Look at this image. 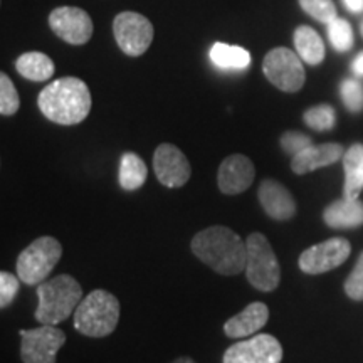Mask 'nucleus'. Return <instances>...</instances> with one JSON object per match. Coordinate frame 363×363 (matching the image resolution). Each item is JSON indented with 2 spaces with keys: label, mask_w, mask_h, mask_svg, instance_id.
<instances>
[{
  "label": "nucleus",
  "mask_w": 363,
  "mask_h": 363,
  "mask_svg": "<svg viewBox=\"0 0 363 363\" xmlns=\"http://www.w3.org/2000/svg\"><path fill=\"white\" fill-rule=\"evenodd\" d=\"M313 142L310 136L299 133V131H288L281 136V147L288 155H298L299 152L306 150L308 147H311Z\"/></svg>",
  "instance_id": "7c9ffc66"
},
{
  "label": "nucleus",
  "mask_w": 363,
  "mask_h": 363,
  "mask_svg": "<svg viewBox=\"0 0 363 363\" xmlns=\"http://www.w3.org/2000/svg\"><path fill=\"white\" fill-rule=\"evenodd\" d=\"M38 106L49 121L57 125H78L91 111L88 84L79 78H59L39 93Z\"/></svg>",
  "instance_id": "f03ea898"
},
{
  "label": "nucleus",
  "mask_w": 363,
  "mask_h": 363,
  "mask_svg": "<svg viewBox=\"0 0 363 363\" xmlns=\"http://www.w3.org/2000/svg\"><path fill=\"white\" fill-rule=\"evenodd\" d=\"M120 321V301L115 294L94 289L81 299L74 311V328L89 338H103L115 331Z\"/></svg>",
  "instance_id": "20e7f679"
},
{
  "label": "nucleus",
  "mask_w": 363,
  "mask_h": 363,
  "mask_svg": "<svg viewBox=\"0 0 363 363\" xmlns=\"http://www.w3.org/2000/svg\"><path fill=\"white\" fill-rule=\"evenodd\" d=\"M269 320V310L264 303H251L239 315L225 321L224 333L229 338H247L259 331Z\"/></svg>",
  "instance_id": "f3484780"
},
{
  "label": "nucleus",
  "mask_w": 363,
  "mask_h": 363,
  "mask_svg": "<svg viewBox=\"0 0 363 363\" xmlns=\"http://www.w3.org/2000/svg\"><path fill=\"white\" fill-rule=\"evenodd\" d=\"M113 34L126 56L138 57L147 52L153 40V26L138 12H121L113 21Z\"/></svg>",
  "instance_id": "1a4fd4ad"
},
{
  "label": "nucleus",
  "mask_w": 363,
  "mask_h": 363,
  "mask_svg": "<svg viewBox=\"0 0 363 363\" xmlns=\"http://www.w3.org/2000/svg\"><path fill=\"white\" fill-rule=\"evenodd\" d=\"M192 252L222 276H238L246 271L247 244L233 229L214 225L195 234L192 239Z\"/></svg>",
  "instance_id": "f257e3e1"
},
{
  "label": "nucleus",
  "mask_w": 363,
  "mask_h": 363,
  "mask_svg": "<svg viewBox=\"0 0 363 363\" xmlns=\"http://www.w3.org/2000/svg\"><path fill=\"white\" fill-rule=\"evenodd\" d=\"M62 256V246L51 235L30 242L17 257V276L27 286H38L48 279Z\"/></svg>",
  "instance_id": "39448f33"
},
{
  "label": "nucleus",
  "mask_w": 363,
  "mask_h": 363,
  "mask_svg": "<svg viewBox=\"0 0 363 363\" xmlns=\"http://www.w3.org/2000/svg\"><path fill=\"white\" fill-rule=\"evenodd\" d=\"M345 150L340 143H323V145H311L298 155L293 157L291 170L298 175L310 174L313 170L330 167L338 160H342Z\"/></svg>",
  "instance_id": "dca6fc26"
},
{
  "label": "nucleus",
  "mask_w": 363,
  "mask_h": 363,
  "mask_svg": "<svg viewBox=\"0 0 363 363\" xmlns=\"http://www.w3.org/2000/svg\"><path fill=\"white\" fill-rule=\"evenodd\" d=\"M352 67H353V72H355L357 76H363V52H360L355 57V61H353Z\"/></svg>",
  "instance_id": "473e14b6"
},
{
  "label": "nucleus",
  "mask_w": 363,
  "mask_h": 363,
  "mask_svg": "<svg viewBox=\"0 0 363 363\" xmlns=\"http://www.w3.org/2000/svg\"><path fill=\"white\" fill-rule=\"evenodd\" d=\"M39 298L35 320L40 325H59L69 318L83 299V288L69 274L44 281L35 288Z\"/></svg>",
  "instance_id": "7ed1b4c3"
},
{
  "label": "nucleus",
  "mask_w": 363,
  "mask_h": 363,
  "mask_svg": "<svg viewBox=\"0 0 363 363\" xmlns=\"http://www.w3.org/2000/svg\"><path fill=\"white\" fill-rule=\"evenodd\" d=\"M208 56L222 71H244L251 66V52L239 45L216 43L211 48Z\"/></svg>",
  "instance_id": "4be33fe9"
},
{
  "label": "nucleus",
  "mask_w": 363,
  "mask_h": 363,
  "mask_svg": "<svg viewBox=\"0 0 363 363\" xmlns=\"http://www.w3.org/2000/svg\"><path fill=\"white\" fill-rule=\"evenodd\" d=\"M281 343L272 335L262 333L227 348L222 363H281Z\"/></svg>",
  "instance_id": "9b49d317"
},
{
  "label": "nucleus",
  "mask_w": 363,
  "mask_h": 363,
  "mask_svg": "<svg viewBox=\"0 0 363 363\" xmlns=\"http://www.w3.org/2000/svg\"><path fill=\"white\" fill-rule=\"evenodd\" d=\"M172 363H195L192 358H189V357H180V358H177L175 362H172Z\"/></svg>",
  "instance_id": "72a5a7b5"
},
{
  "label": "nucleus",
  "mask_w": 363,
  "mask_h": 363,
  "mask_svg": "<svg viewBox=\"0 0 363 363\" xmlns=\"http://www.w3.org/2000/svg\"><path fill=\"white\" fill-rule=\"evenodd\" d=\"M299 6L313 19L328 26L337 19V7L333 0H299Z\"/></svg>",
  "instance_id": "393cba45"
},
{
  "label": "nucleus",
  "mask_w": 363,
  "mask_h": 363,
  "mask_svg": "<svg viewBox=\"0 0 363 363\" xmlns=\"http://www.w3.org/2000/svg\"><path fill=\"white\" fill-rule=\"evenodd\" d=\"M19 106V93H17L12 79L9 78L6 72H2V74H0V113H2L4 116H12L16 115Z\"/></svg>",
  "instance_id": "bb28decb"
},
{
  "label": "nucleus",
  "mask_w": 363,
  "mask_h": 363,
  "mask_svg": "<svg viewBox=\"0 0 363 363\" xmlns=\"http://www.w3.org/2000/svg\"><path fill=\"white\" fill-rule=\"evenodd\" d=\"M328 38L335 51L347 52L353 48V29L350 22L337 17L328 24Z\"/></svg>",
  "instance_id": "b1692460"
},
{
  "label": "nucleus",
  "mask_w": 363,
  "mask_h": 363,
  "mask_svg": "<svg viewBox=\"0 0 363 363\" xmlns=\"http://www.w3.org/2000/svg\"><path fill=\"white\" fill-rule=\"evenodd\" d=\"M343 286L348 298L355 299V301H363V252L358 257L355 267H353Z\"/></svg>",
  "instance_id": "c85d7f7f"
},
{
  "label": "nucleus",
  "mask_w": 363,
  "mask_h": 363,
  "mask_svg": "<svg viewBox=\"0 0 363 363\" xmlns=\"http://www.w3.org/2000/svg\"><path fill=\"white\" fill-rule=\"evenodd\" d=\"M257 197H259V203L271 219L289 220L296 214V202H294L291 192L279 182L272 179L262 180Z\"/></svg>",
  "instance_id": "2eb2a0df"
},
{
  "label": "nucleus",
  "mask_w": 363,
  "mask_h": 363,
  "mask_svg": "<svg viewBox=\"0 0 363 363\" xmlns=\"http://www.w3.org/2000/svg\"><path fill=\"white\" fill-rule=\"evenodd\" d=\"M148 169L145 162L133 152L123 153L120 160V172H118V180H120L121 189L126 192H135L147 182Z\"/></svg>",
  "instance_id": "5701e85b"
},
{
  "label": "nucleus",
  "mask_w": 363,
  "mask_h": 363,
  "mask_svg": "<svg viewBox=\"0 0 363 363\" xmlns=\"http://www.w3.org/2000/svg\"><path fill=\"white\" fill-rule=\"evenodd\" d=\"M262 72L271 84L284 93H296L306 79L303 59L288 48H276L267 52L262 61Z\"/></svg>",
  "instance_id": "0eeeda50"
},
{
  "label": "nucleus",
  "mask_w": 363,
  "mask_h": 363,
  "mask_svg": "<svg viewBox=\"0 0 363 363\" xmlns=\"http://www.w3.org/2000/svg\"><path fill=\"white\" fill-rule=\"evenodd\" d=\"M362 34H363V26H362Z\"/></svg>",
  "instance_id": "f704fd0d"
},
{
  "label": "nucleus",
  "mask_w": 363,
  "mask_h": 363,
  "mask_svg": "<svg viewBox=\"0 0 363 363\" xmlns=\"http://www.w3.org/2000/svg\"><path fill=\"white\" fill-rule=\"evenodd\" d=\"M153 170L158 182L169 189L184 187L192 174L189 158L172 143L158 145L153 153Z\"/></svg>",
  "instance_id": "ddd939ff"
},
{
  "label": "nucleus",
  "mask_w": 363,
  "mask_h": 363,
  "mask_svg": "<svg viewBox=\"0 0 363 363\" xmlns=\"http://www.w3.org/2000/svg\"><path fill=\"white\" fill-rule=\"evenodd\" d=\"M303 118H305V123L316 131L331 130L335 126V120H337L335 110L328 104H318V106L310 108Z\"/></svg>",
  "instance_id": "a878e982"
},
{
  "label": "nucleus",
  "mask_w": 363,
  "mask_h": 363,
  "mask_svg": "<svg viewBox=\"0 0 363 363\" xmlns=\"http://www.w3.org/2000/svg\"><path fill=\"white\" fill-rule=\"evenodd\" d=\"M21 358L24 363H56L57 352L66 343L65 331L54 325L21 330Z\"/></svg>",
  "instance_id": "6e6552de"
},
{
  "label": "nucleus",
  "mask_w": 363,
  "mask_h": 363,
  "mask_svg": "<svg viewBox=\"0 0 363 363\" xmlns=\"http://www.w3.org/2000/svg\"><path fill=\"white\" fill-rule=\"evenodd\" d=\"M22 281L19 276H13L11 272H0V306L7 308L16 299L19 293Z\"/></svg>",
  "instance_id": "c756f323"
},
{
  "label": "nucleus",
  "mask_w": 363,
  "mask_h": 363,
  "mask_svg": "<svg viewBox=\"0 0 363 363\" xmlns=\"http://www.w3.org/2000/svg\"><path fill=\"white\" fill-rule=\"evenodd\" d=\"M342 99L348 111L358 113L363 110V84L355 79H345L340 86Z\"/></svg>",
  "instance_id": "cd10ccee"
},
{
  "label": "nucleus",
  "mask_w": 363,
  "mask_h": 363,
  "mask_svg": "<svg viewBox=\"0 0 363 363\" xmlns=\"http://www.w3.org/2000/svg\"><path fill=\"white\" fill-rule=\"evenodd\" d=\"M16 69L22 78L34 81V83H43L52 78L54 62L52 59L44 52H26L16 61Z\"/></svg>",
  "instance_id": "412c9836"
},
{
  "label": "nucleus",
  "mask_w": 363,
  "mask_h": 363,
  "mask_svg": "<svg viewBox=\"0 0 363 363\" xmlns=\"http://www.w3.org/2000/svg\"><path fill=\"white\" fill-rule=\"evenodd\" d=\"M246 276L257 291H274L279 286L281 269L276 254L264 234L252 233L247 240Z\"/></svg>",
  "instance_id": "423d86ee"
},
{
  "label": "nucleus",
  "mask_w": 363,
  "mask_h": 363,
  "mask_svg": "<svg viewBox=\"0 0 363 363\" xmlns=\"http://www.w3.org/2000/svg\"><path fill=\"white\" fill-rule=\"evenodd\" d=\"M294 48H296L298 56L310 66H318L325 59V44L320 34L310 26H299L294 30Z\"/></svg>",
  "instance_id": "aec40b11"
},
{
  "label": "nucleus",
  "mask_w": 363,
  "mask_h": 363,
  "mask_svg": "<svg viewBox=\"0 0 363 363\" xmlns=\"http://www.w3.org/2000/svg\"><path fill=\"white\" fill-rule=\"evenodd\" d=\"M352 246L345 238H331L301 252L298 264L306 274H323L342 266L350 257Z\"/></svg>",
  "instance_id": "9d476101"
},
{
  "label": "nucleus",
  "mask_w": 363,
  "mask_h": 363,
  "mask_svg": "<svg viewBox=\"0 0 363 363\" xmlns=\"http://www.w3.org/2000/svg\"><path fill=\"white\" fill-rule=\"evenodd\" d=\"M343 197L358 199L363 190V145L355 143L343 155Z\"/></svg>",
  "instance_id": "6ab92c4d"
},
{
  "label": "nucleus",
  "mask_w": 363,
  "mask_h": 363,
  "mask_svg": "<svg viewBox=\"0 0 363 363\" xmlns=\"http://www.w3.org/2000/svg\"><path fill=\"white\" fill-rule=\"evenodd\" d=\"M325 224L333 229H353L363 224V202L358 199H340L323 212Z\"/></svg>",
  "instance_id": "a211bd4d"
},
{
  "label": "nucleus",
  "mask_w": 363,
  "mask_h": 363,
  "mask_svg": "<svg viewBox=\"0 0 363 363\" xmlns=\"http://www.w3.org/2000/svg\"><path fill=\"white\" fill-rule=\"evenodd\" d=\"M345 7L353 13H362L363 12V0H343Z\"/></svg>",
  "instance_id": "2f4dec72"
},
{
  "label": "nucleus",
  "mask_w": 363,
  "mask_h": 363,
  "mask_svg": "<svg viewBox=\"0 0 363 363\" xmlns=\"http://www.w3.org/2000/svg\"><path fill=\"white\" fill-rule=\"evenodd\" d=\"M49 26L59 39L72 45H83L93 38V21L79 7H57L49 13Z\"/></svg>",
  "instance_id": "f8f14e48"
},
{
  "label": "nucleus",
  "mask_w": 363,
  "mask_h": 363,
  "mask_svg": "<svg viewBox=\"0 0 363 363\" xmlns=\"http://www.w3.org/2000/svg\"><path fill=\"white\" fill-rule=\"evenodd\" d=\"M254 163L247 157L235 153L229 155L220 163L219 174H217V185L225 195H238L246 192L254 182Z\"/></svg>",
  "instance_id": "4468645a"
}]
</instances>
